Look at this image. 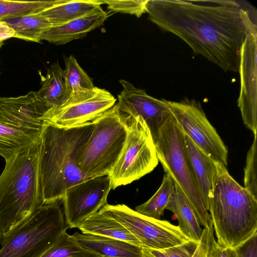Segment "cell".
I'll list each match as a JSON object with an SVG mask.
<instances>
[{"label":"cell","mask_w":257,"mask_h":257,"mask_svg":"<svg viewBox=\"0 0 257 257\" xmlns=\"http://www.w3.org/2000/svg\"><path fill=\"white\" fill-rule=\"evenodd\" d=\"M148 19L223 71H238L242 45L253 23L235 1L148 0Z\"/></svg>","instance_id":"obj_1"},{"label":"cell","mask_w":257,"mask_h":257,"mask_svg":"<svg viewBox=\"0 0 257 257\" xmlns=\"http://www.w3.org/2000/svg\"><path fill=\"white\" fill-rule=\"evenodd\" d=\"M45 121L39 168L43 202L47 204L61 200L69 187L93 178L80 171L75 163L76 154L89 138L93 123L63 127Z\"/></svg>","instance_id":"obj_2"},{"label":"cell","mask_w":257,"mask_h":257,"mask_svg":"<svg viewBox=\"0 0 257 257\" xmlns=\"http://www.w3.org/2000/svg\"><path fill=\"white\" fill-rule=\"evenodd\" d=\"M215 164L208 211L217 243L234 249L257 233V199Z\"/></svg>","instance_id":"obj_3"},{"label":"cell","mask_w":257,"mask_h":257,"mask_svg":"<svg viewBox=\"0 0 257 257\" xmlns=\"http://www.w3.org/2000/svg\"><path fill=\"white\" fill-rule=\"evenodd\" d=\"M39 148L40 142L6 161L0 175L1 240L44 205Z\"/></svg>","instance_id":"obj_4"},{"label":"cell","mask_w":257,"mask_h":257,"mask_svg":"<svg viewBox=\"0 0 257 257\" xmlns=\"http://www.w3.org/2000/svg\"><path fill=\"white\" fill-rule=\"evenodd\" d=\"M91 122L92 131L77 151L75 163L80 171L90 177L107 175L123 149L127 135V116L115 104Z\"/></svg>","instance_id":"obj_5"},{"label":"cell","mask_w":257,"mask_h":257,"mask_svg":"<svg viewBox=\"0 0 257 257\" xmlns=\"http://www.w3.org/2000/svg\"><path fill=\"white\" fill-rule=\"evenodd\" d=\"M69 228L61 200L44 204L0 240V257H41Z\"/></svg>","instance_id":"obj_6"},{"label":"cell","mask_w":257,"mask_h":257,"mask_svg":"<svg viewBox=\"0 0 257 257\" xmlns=\"http://www.w3.org/2000/svg\"><path fill=\"white\" fill-rule=\"evenodd\" d=\"M44 113L34 91L0 97V155L5 161L40 141Z\"/></svg>","instance_id":"obj_7"},{"label":"cell","mask_w":257,"mask_h":257,"mask_svg":"<svg viewBox=\"0 0 257 257\" xmlns=\"http://www.w3.org/2000/svg\"><path fill=\"white\" fill-rule=\"evenodd\" d=\"M154 143L158 161L164 172L181 189L200 225L208 227L211 218L192 169L186 148L185 134L173 115L161 128Z\"/></svg>","instance_id":"obj_8"},{"label":"cell","mask_w":257,"mask_h":257,"mask_svg":"<svg viewBox=\"0 0 257 257\" xmlns=\"http://www.w3.org/2000/svg\"><path fill=\"white\" fill-rule=\"evenodd\" d=\"M127 116L125 142L108 174L112 189L139 180L151 172L159 163L155 143L145 121L140 117Z\"/></svg>","instance_id":"obj_9"},{"label":"cell","mask_w":257,"mask_h":257,"mask_svg":"<svg viewBox=\"0 0 257 257\" xmlns=\"http://www.w3.org/2000/svg\"><path fill=\"white\" fill-rule=\"evenodd\" d=\"M99 210L123 225L139 240L142 247L162 249L190 240L178 226L166 220L143 215L125 204H106Z\"/></svg>","instance_id":"obj_10"},{"label":"cell","mask_w":257,"mask_h":257,"mask_svg":"<svg viewBox=\"0 0 257 257\" xmlns=\"http://www.w3.org/2000/svg\"><path fill=\"white\" fill-rule=\"evenodd\" d=\"M167 102L184 133L213 160L226 166L227 148L200 104L188 100Z\"/></svg>","instance_id":"obj_11"},{"label":"cell","mask_w":257,"mask_h":257,"mask_svg":"<svg viewBox=\"0 0 257 257\" xmlns=\"http://www.w3.org/2000/svg\"><path fill=\"white\" fill-rule=\"evenodd\" d=\"M110 189L108 175L91 178L69 187L61 200L69 228H78L83 221L105 205Z\"/></svg>","instance_id":"obj_12"},{"label":"cell","mask_w":257,"mask_h":257,"mask_svg":"<svg viewBox=\"0 0 257 257\" xmlns=\"http://www.w3.org/2000/svg\"><path fill=\"white\" fill-rule=\"evenodd\" d=\"M256 25L249 27L242 45L238 70L240 89L237 106L245 126L257 133Z\"/></svg>","instance_id":"obj_13"},{"label":"cell","mask_w":257,"mask_h":257,"mask_svg":"<svg viewBox=\"0 0 257 257\" xmlns=\"http://www.w3.org/2000/svg\"><path fill=\"white\" fill-rule=\"evenodd\" d=\"M119 82L123 89L117 96L118 109L131 117L142 118L155 143L160 130L173 115L167 100L149 95L126 80Z\"/></svg>","instance_id":"obj_14"},{"label":"cell","mask_w":257,"mask_h":257,"mask_svg":"<svg viewBox=\"0 0 257 257\" xmlns=\"http://www.w3.org/2000/svg\"><path fill=\"white\" fill-rule=\"evenodd\" d=\"M116 100L109 91L95 86L87 96L69 100L62 106L48 111L43 119L63 127L79 125L95 119L112 107Z\"/></svg>","instance_id":"obj_15"},{"label":"cell","mask_w":257,"mask_h":257,"mask_svg":"<svg viewBox=\"0 0 257 257\" xmlns=\"http://www.w3.org/2000/svg\"><path fill=\"white\" fill-rule=\"evenodd\" d=\"M107 18V13L101 8L65 24L49 27L41 33L39 39L41 41L45 40L55 45H63L84 37L102 26Z\"/></svg>","instance_id":"obj_16"},{"label":"cell","mask_w":257,"mask_h":257,"mask_svg":"<svg viewBox=\"0 0 257 257\" xmlns=\"http://www.w3.org/2000/svg\"><path fill=\"white\" fill-rule=\"evenodd\" d=\"M71 236L81 246L101 257H145L142 247L124 241L78 232Z\"/></svg>","instance_id":"obj_17"},{"label":"cell","mask_w":257,"mask_h":257,"mask_svg":"<svg viewBox=\"0 0 257 257\" xmlns=\"http://www.w3.org/2000/svg\"><path fill=\"white\" fill-rule=\"evenodd\" d=\"M185 145L198 188L208 210L212 191L216 162L207 155L185 134Z\"/></svg>","instance_id":"obj_18"},{"label":"cell","mask_w":257,"mask_h":257,"mask_svg":"<svg viewBox=\"0 0 257 257\" xmlns=\"http://www.w3.org/2000/svg\"><path fill=\"white\" fill-rule=\"evenodd\" d=\"M100 0H58L38 11L52 26L62 25L88 15L101 8Z\"/></svg>","instance_id":"obj_19"},{"label":"cell","mask_w":257,"mask_h":257,"mask_svg":"<svg viewBox=\"0 0 257 257\" xmlns=\"http://www.w3.org/2000/svg\"><path fill=\"white\" fill-rule=\"evenodd\" d=\"M42 80V86L36 91V94L41 101L48 107V111L62 106L68 101L69 93L64 71L58 62L48 68L46 77Z\"/></svg>","instance_id":"obj_20"},{"label":"cell","mask_w":257,"mask_h":257,"mask_svg":"<svg viewBox=\"0 0 257 257\" xmlns=\"http://www.w3.org/2000/svg\"><path fill=\"white\" fill-rule=\"evenodd\" d=\"M78 229L83 233L115 238L142 247L139 240L123 225L100 210L83 221Z\"/></svg>","instance_id":"obj_21"},{"label":"cell","mask_w":257,"mask_h":257,"mask_svg":"<svg viewBox=\"0 0 257 257\" xmlns=\"http://www.w3.org/2000/svg\"><path fill=\"white\" fill-rule=\"evenodd\" d=\"M166 209L172 211L176 216L178 227L190 240L199 241L203 229L194 210L175 182L174 191Z\"/></svg>","instance_id":"obj_22"},{"label":"cell","mask_w":257,"mask_h":257,"mask_svg":"<svg viewBox=\"0 0 257 257\" xmlns=\"http://www.w3.org/2000/svg\"><path fill=\"white\" fill-rule=\"evenodd\" d=\"M14 32V37L27 41L40 43L39 36L52 26L38 11L20 17L1 20Z\"/></svg>","instance_id":"obj_23"},{"label":"cell","mask_w":257,"mask_h":257,"mask_svg":"<svg viewBox=\"0 0 257 257\" xmlns=\"http://www.w3.org/2000/svg\"><path fill=\"white\" fill-rule=\"evenodd\" d=\"M64 70L67 87L69 93V100L85 97L94 89L91 78L78 64L75 58L70 55L65 59Z\"/></svg>","instance_id":"obj_24"},{"label":"cell","mask_w":257,"mask_h":257,"mask_svg":"<svg viewBox=\"0 0 257 257\" xmlns=\"http://www.w3.org/2000/svg\"><path fill=\"white\" fill-rule=\"evenodd\" d=\"M174 189V181L168 174L164 175L162 184L153 196L137 206L135 211L146 216L160 219L169 202Z\"/></svg>","instance_id":"obj_25"},{"label":"cell","mask_w":257,"mask_h":257,"mask_svg":"<svg viewBox=\"0 0 257 257\" xmlns=\"http://www.w3.org/2000/svg\"><path fill=\"white\" fill-rule=\"evenodd\" d=\"M41 257L101 256L81 246L71 235L65 232Z\"/></svg>","instance_id":"obj_26"},{"label":"cell","mask_w":257,"mask_h":257,"mask_svg":"<svg viewBox=\"0 0 257 257\" xmlns=\"http://www.w3.org/2000/svg\"><path fill=\"white\" fill-rule=\"evenodd\" d=\"M55 1L0 0V21L28 15L56 4Z\"/></svg>","instance_id":"obj_27"},{"label":"cell","mask_w":257,"mask_h":257,"mask_svg":"<svg viewBox=\"0 0 257 257\" xmlns=\"http://www.w3.org/2000/svg\"><path fill=\"white\" fill-rule=\"evenodd\" d=\"M199 242L189 240L182 244L162 249L142 247L145 257H192Z\"/></svg>","instance_id":"obj_28"},{"label":"cell","mask_w":257,"mask_h":257,"mask_svg":"<svg viewBox=\"0 0 257 257\" xmlns=\"http://www.w3.org/2000/svg\"><path fill=\"white\" fill-rule=\"evenodd\" d=\"M254 139L249 149L244 168V188L257 199V174H256V139L257 133L254 134Z\"/></svg>","instance_id":"obj_29"},{"label":"cell","mask_w":257,"mask_h":257,"mask_svg":"<svg viewBox=\"0 0 257 257\" xmlns=\"http://www.w3.org/2000/svg\"><path fill=\"white\" fill-rule=\"evenodd\" d=\"M102 4L107 5L112 12L128 14L140 18L146 13V5L148 0H100Z\"/></svg>","instance_id":"obj_30"},{"label":"cell","mask_w":257,"mask_h":257,"mask_svg":"<svg viewBox=\"0 0 257 257\" xmlns=\"http://www.w3.org/2000/svg\"><path fill=\"white\" fill-rule=\"evenodd\" d=\"M213 235L214 229L211 221L208 227L203 229L201 238L192 257H208L209 243Z\"/></svg>","instance_id":"obj_31"},{"label":"cell","mask_w":257,"mask_h":257,"mask_svg":"<svg viewBox=\"0 0 257 257\" xmlns=\"http://www.w3.org/2000/svg\"><path fill=\"white\" fill-rule=\"evenodd\" d=\"M234 249L235 257H257V233Z\"/></svg>","instance_id":"obj_32"},{"label":"cell","mask_w":257,"mask_h":257,"mask_svg":"<svg viewBox=\"0 0 257 257\" xmlns=\"http://www.w3.org/2000/svg\"><path fill=\"white\" fill-rule=\"evenodd\" d=\"M208 257H235V254L234 249L224 247L218 244L213 235L210 239Z\"/></svg>","instance_id":"obj_33"},{"label":"cell","mask_w":257,"mask_h":257,"mask_svg":"<svg viewBox=\"0 0 257 257\" xmlns=\"http://www.w3.org/2000/svg\"><path fill=\"white\" fill-rule=\"evenodd\" d=\"M14 37V32L4 22L0 21V40H5Z\"/></svg>","instance_id":"obj_34"},{"label":"cell","mask_w":257,"mask_h":257,"mask_svg":"<svg viewBox=\"0 0 257 257\" xmlns=\"http://www.w3.org/2000/svg\"><path fill=\"white\" fill-rule=\"evenodd\" d=\"M4 41H3V40H0V49H1V48L2 47V45H3Z\"/></svg>","instance_id":"obj_35"}]
</instances>
